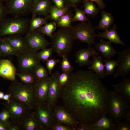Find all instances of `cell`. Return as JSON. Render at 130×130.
Masks as SVG:
<instances>
[{"mask_svg": "<svg viewBox=\"0 0 130 130\" xmlns=\"http://www.w3.org/2000/svg\"><path fill=\"white\" fill-rule=\"evenodd\" d=\"M60 98L79 123L92 124L106 115L109 91L93 71L79 70L71 73Z\"/></svg>", "mask_w": 130, "mask_h": 130, "instance_id": "cell-1", "label": "cell"}, {"mask_svg": "<svg viewBox=\"0 0 130 130\" xmlns=\"http://www.w3.org/2000/svg\"><path fill=\"white\" fill-rule=\"evenodd\" d=\"M50 43L53 52L59 56H67L72 49L75 39L71 28H60L53 33Z\"/></svg>", "mask_w": 130, "mask_h": 130, "instance_id": "cell-2", "label": "cell"}, {"mask_svg": "<svg viewBox=\"0 0 130 130\" xmlns=\"http://www.w3.org/2000/svg\"><path fill=\"white\" fill-rule=\"evenodd\" d=\"M8 91L11 95V98L33 110L36 102L34 85L25 84L14 80L9 86Z\"/></svg>", "mask_w": 130, "mask_h": 130, "instance_id": "cell-3", "label": "cell"}, {"mask_svg": "<svg viewBox=\"0 0 130 130\" xmlns=\"http://www.w3.org/2000/svg\"><path fill=\"white\" fill-rule=\"evenodd\" d=\"M30 21L22 17L6 18L0 26V37L26 34L29 30Z\"/></svg>", "mask_w": 130, "mask_h": 130, "instance_id": "cell-4", "label": "cell"}, {"mask_svg": "<svg viewBox=\"0 0 130 130\" xmlns=\"http://www.w3.org/2000/svg\"><path fill=\"white\" fill-rule=\"evenodd\" d=\"M130 104L114 90H111L109 91L108 116L115 123L119 122L122 120L124 111Z\"/></svg>", "mask_w": 130, "mask_h": 130, "instance_id": "cell-5", "label": "cell"}, {"mask_svg": "<svg viewBox=\"0 0 130 130\" xmlns=\"http://www.w3.org/2000/svg\"><path fill=\"white\" fill-rule=\"evenodd\" d=\"M33 110L42 130H50L53 125L58 123L54 116L53 110L46 102H36Z\"/></svg>", "mask_w": 130, "mask_h": 130, "instance_id": "cell-6", "label": "cell"}, {"mask_svg": "<svg viewBox=\"0 0 130 130\" xmlns=\"http://www.w3.org/2000/svg\"><path fill=\"white\" fill-rule=\"evenodd\" d=\"M75 39L87 44L91 46L95 43L97 34L95 32L94 26L91 22H81L71 28Z\"/></svg>", "mask_w": 130, "mask_h": 130, "instance_id": "cell-7", "label": "cell"}, {"mask_svg": "<svg viewBox=\"0 0 130 130\" xmlns=\"http://www.w3.org/2000/svg\"><path fill=\"white\" fill-rule=\"evenodd\" d=\"M32 0H6L5 6L7 13L14 17H22L31 13Z\"/></svg>", "mask_w": 130, "mask_h": 130, "instance_id": "cell-8", "label": "cell"}, {"mask_svg": "<svg viewBox=\"0 0 130 130\" xmlns=\"http://www.w3.org/2000/svg\"><path fill=\"white\" fill-rule=\"evenodd\" d=\"M2 104L9 111L11 116L10 119L20 124L32 111L23 104L11 98L8 102Z\"/></svg>", "mask_w": 130, "mask_h": 130, "instance_id": "cell-9", "label": "cell"}, {"mask_svg": "<svg viewBox=\"0 0 130 130\" xmlns=\"http://www.w3.org/2000/svg\"><path fill=\"white\" fill-rule=\"evenodd\" d=\"M37 52L30 50L20 54L17 57L19 72L33 73L36 68L40 65Z\"/></svg>", "mask_w": 130, "mask_h": 130, "instance_id": "cell-10", "label": "cell"}, {"mask_svg": "<svg viewBox=\"0 0 130 130\" xmlns=\"http://www.w3.org/2000/svg\"><path fill=\"white\" fill-rule=\"evenodd\" d=\"M60 74L59 72L57 71L51 74L50 76L46 102L53 110L60 98L62 89L58 80Z\"/></svg>", "mask_w": 130, "mask_h": 130, "instance_id": "cell-11", "label": "cell"}, {"mask_svg": "<svg viewBox=\"0 0 130 130\" xmlns=\"http://www.w3.org/2000/svg\"><path fill=\"white\" fill-rule=\"evenodd\" d=\"M30 49L36 52L47 48L50 44L38 29L28 32L24 37Z\"/></svg>", "mask_w": 130, "mask_h": 130, "instance_id": "cell-12", "label": "cell"}, {"mask_svg": "<svg viewBox=\"0 0 130 130\" xmlns=\"http://www.w3.org/2000/svg\"><path fill=\"white\" fill-rule=\"evenodd\" d=\"M118 61L119 65L113 75L114 78L123 77L129 75L130 73V47L123 49L119 52Z\"/></svg>", "mask_w": 130, "mask_h": 130, "instance_id": "cell-13", "label": "cell"}, {"mask_svg": "<svg viewBox=\"0 0 130 130\" xmlns=\"http://www.w3.org/2000/svg\"><path fill=\"white\" fill-rule=\"evenodd\" d=\"M55 119L58 123L70 127L75 130L79 123L62 106H56L53 109Z\"/></svg>", "mask_w": 130, "mask_h": 130, "instance_id": "cell-14", "label": "cell"}, {"mask_svg": "<svg viewBox=\"0 0 130 130\" xmlns=\"http://www.w3.org/2000/svg\"><path fill=\"white\" fill-rule=\"evenodd\" d=\"M98 54L95 48L89 46L86 48L79 50L76 52L75 62L78 64L80 67L90 66L92 62V60L90 59V57L93 55L98 56Z\"/></svg>", "mask_w": 130, "mask_h": 130, "instance_id": "cell-15", "label": "cell"}, {"mask_svg": "<svg viewBox=\"0 0 130 130\" xmlns=\"http://www.w3.org/2000/svg\"><path fill=\"white\" fill-rule=\"evenodd\" d=\"M50 76L41 80H37L34 84L36 102H46L48 91Z\"/></svg>", "mask_w": 130, "mask_h": 130, "instance_id": "cell-16", "label": "cell"}, {"mask_svg": "<svg viewBox=\"0 0 130 130\" xmlns=\"http://www.w3.org/2000/svg\"><path fill=\"white\" fill-rule=\"evenodd\" d=\"M3 38L19 53L31 50L25 37L22 35H11Z\"/></svg>", "mask_w": 130, "mask_h": 130, "instance_id": "cell-17", "label": "cell"}, {"mask_svg": "<svg viewBox=\"0 0 130 130\" xmlns=\"http://www.w3.org/2000/svg\"><path fill=\"white\" fill-rule=\"evenodd\" d=\"M114 90L129 104L130 103V78L123 77L122 81L112 85Z\"/></svg>", "mask_w": 130, "mask_h": 130, "instance_id": "cell-18", "label": "cell"}, {"mask_svg": "<svg viewBox=\"0 0 130 130\" xmlns=\"http://www.w3.org/2000/svg\"><path fill=\"white\" fill-rule=\"evenodd\" d=\"M109 41H106L101 39L99 42L94 44L96 49L100 52L103 56L108 59H111L116 54H119L116 51Z\"/></svg>", "mask_w": 130, "mask_h": 130, "instance_id": "cell-19", "label": "cell"}, {"mask_svg": "<svg viewBox=\"0 0 130 130\" xmlns=\"http://www.w3.org/2000/svg\"><path fill=\"white\" fill-rule=\"evenodd\" d=\"M16 73V68L10 61L0 60V76L13 81L15 80Z\"/></svg>", "mask_w": 130, "mask_h": 130, "instance_id": "cell-20", "label": "cell"}, {"mask_svg": "<svg viewBox=\"0 0 130 130\" xmlns=\"http://www.w3.org/2000/svg\"><path fill=\"white\" fill-rule=\"evenodd\" d=\"M52 5L50 0H39L34 1L31 13L36 15L43 16L48 18L49 11Z\"/></svg>", "mask_w": 130, "mask_h": 130, "instance_id": "cell-21", "label": "cell"}, {"mask_svg": "<svg viewBox=\"0 0 130 130\" xmlns=\"http://www.w3.org/2000/svg\"><path fill=\"white\" fill-rule=\"evenodd\" d=\"M97 37L101 39H108L111 43L116 45H120L124 46V42L121 39L120 36L117 31V26L114 24L108 30L104 31L102 32H99L97 34Z\"/></svg>", "mask_w": 130, "mask_h": 130, "instance_id": "cell-22", "label": "cell"}, {"mask_svg": "<svg viewBox=\"0 0 130 130\" xmlns=\"http://www.w3.org/2000/svg\"><path fill=\"white\" fill-rule=\"evenodd\" d=\"M92 56L93 60L91 65L88 67V70L93 71L100 79H104L107 75L102 57L96 55Z\"/></svg>", "mask_w": 130, "mask_h": 130, "instance_id": "cell-23", "label": "cell"}, {"mask_svg": "<svg viewBox=\"0 0 130 130\" xmlns=\"http://www.w3.org/2000/svg\"><path fill=\"white\" fill-rule=\"evenodd\" d=\"M20 124L22 130H42L33 111L23 120Z\"/></svg>", "mask_w": 130, "mask_h": 130, "instance_id": "cell-24", "label": "cell"}, {"mask_svg": "<svg viewBox=\"0 0 130 130\" xmlns=\"http://www.w3.org/2000/svg\"><path fill=\"white\" fill-rule=\"evenodd\" d=\"M90 124L91 130H114L115 126V123L106 115Z\"/></svg>", "mask_w": 130, "mask_h": 130, "instance_id": "cell-25", "label": "cell"}, {"mask_svg": "<svg viewBox=\"0 0 130 130\" xmlns=\"http://www.w3.org/2000/svg\"><path fill=\"white\" fill-rule=\"evenodd\" d=\"M101 17L98 25L94 26L95 29L106 31L108 30L114 22L113 17L110 13L102 10Z\"/></svg>", "mask_w": 130, "mask_h": 130, "instance_id": "cell-26", "label": "cell"}, {"mask_svg": "<svg viewBox=\"0 0 130 130\" xmlns=\"http://www.w3.org/2000/svg\"><path fill=\"white\" fill-rule=\"evenodd\" d=\"M20 54L3 38L0 39V54L1 56H14L17 57Z\"/></svg>", "mask_w": 130, "mask_h": 130, "instance_id": "cell-27", "label": "cell"}, {"mask_svg": "<svg viewBox=\"0 0 130 130\" xmlns=\"http://www.w3.org/2000/svg\"><path fill=\"white\" fill-rule=\"evenodd\" d=\"M69 7L66 6L60 8L54 5H52L50 9L48 18L51 21L55 22L69 10Z\"/></svg>", "mask_w": 130, "mask_h": 130, "instance_id": "cell-28", "label": "cell"}, {"mask_svg": "<svg viewBox=\"0 0 130 130\" xmlns=\"http://www.w3.org/2000/svg\"><path fill=\"white\" fill-rule=\"evenodd\" d=\"M73 15L72 11L69 9L56 22L57 27L60 28H72V20Z\"/></svg>", "mask_w": 130, "mask_h": 130, "instance_id": "cell-29", "label": "cell"}, {"mask_svg": "<svg viewBox=\"0 0 130 130\" xmlns=\"http://www.w3.org/2000/svg\"><path fill=\"white\" fill-rule=\"evenodd\" d=\"M83 11L85 14L89 17L95 18L98 14L100 9L97 7L93 2L83 0Z\"/></svg>", "mask_w": 130, "mask_h": 130, "instance_id": "cell-30", "label": "cell"}, {"mask_svg": "<svg viewBox=\"0 0 130 130\" xmlns=\"http://www.w3.org/2000/svg\"><path fill=\"white\" fill-rule=\"evenodd\" d=\"M48 18L36 17V15L32 14V18L30 21L29 31L30 32L38 29L44 24L47 23Z\"/></svg>", "mask_w": 130, "mask_h": 130, "instance_id": "cell-31", "label": "cell"}, {"mask_svg": "<svg viewBox=\"0 0 130 130\" xmlns=\"http://www.w3.org/2000/svg\"><path fill=\"white\" fill-rule=\"evenodd\" d=\"M17 75L22 82L26 84L34 85L37 80L33 72H19Z\"/></svg>", "mask_w": 130, "mask_h": 130, "instance_id": "cell-32", "label": "cell"}, {"mask_svg": "<svg viewBox=\"0 0 130 130\" xmlns=\"http://www.w3.org/2000/svg\"><path fill=\"white\" fill-rule=\"evenodd\" d=\"M57 27L55 22L51 21L44 24L38 29L44 35L52 38Z\"/></svg>", "mask_w": 130, "mask_h": 130, "instance_id": "cell-33", "label": "cell"}, {"mask_svg": "<svg viewBox=\"0 0 130 130\" xmlns=\"http://www.w3.org/2000/svg\"><path fill=\"white\" fill-rule=\"evenodd\" d=\"M103 61L107 75L113 74L116 68L118 66V60L106 58L103 59Z\"/></svg>", "mask_w": 130, "mask_h": 130, "instance_id": "cell-34", "label": "cell"}, {"mask_svg": "<svg viewBox=\"0 0 130 130\" xmlns=\"http://www.w3.org/2000/svg\"><path fill=\"white\" fill-rule=\"evenodd\" d=\"M75 14L72 20V22L79 21L81 22H90L89 19L86 17L83 10L75 7L74 8Z\"/></svg>", "mask_w": 130, "mask_h": 130, "instance_id": "cell-35", "label": "cell"}, {"mask_svg": "<svg viewBox=\"0 0 130 130\" xmlns=\"http://www.w3.org/2000/svg\"><path fill=\"white\" fill-rule=\"evenodd\" d=\"M33 73L37 80H43L48 77V73L47 70L41 65L36 68Z\"/></svg>", "mask_w": 130, "mask_h": 130, "instance_id": "cell-36", "label": "cell"}, {"mask_svg": "<svg viewBox=\"0 0 130 130\" xmlns=\"http://www.w3.org/2000/svg\"><path fill=\"white\" fill-rule=\"evenodd\" d=\"M53 50L51 47L44 49L38 52L37 55L40 61L46 62L52 56Z\"/></svg>", "mask_w": 130, "mask_h": 130, "instance_id": "cell-37", "label": "cell"}, {"mask_svg": "<svg viewBox=\"0 0 130 130\" xmlns=\"http://www.w3.org/2000/svg\"><path fill=\"white\" fill-rule=\"evenodd\" d=\"M61 63V67L62 72L72 73L74 69L70 62L67 56L62 57Z\"/></svg>", "mask_w": 130, "mask_h": 130, "instance_id": "cell-38", "label": "cell"}, {"mask_svg": "<svg viewBox=\"0 0 130 130\" xmlns=\"http://www.w3.org/2000/svg\"><path fill=\"white\" fill-rule=\"evenodd\" d=\"M60 61L58 59L50 58L46 62V67L50 75L51 74L52 71L56 64Z\"/></svg>", "mask_w": 130, "mask_h": 130, "instance_id": "cell-39", "label": "cell"}, {"mask_svg": "<svg viewBox=\"0 0 130 130\" xmlns=\"http://www.w3.org/2000/svg\"><path fill=\"white\" fill-rule=\"evenodd\" d=\"M72 73L62 72L61 74H60L58 77V80L59 84L61 88L66 84Z\"/></svg>", "mask_w": 130, "mask_h": 130, "instance_id": "cell-40", "label": "cell"}, {"mask_svg": "<svg viewBox=\"0 0 130 130\" xmlns=\"http://www.w3.org/2000/svg\"><path fill=\"white\" fill-rule=\"evenodd\" d=\"M130 123L124 121H122L115 123L114 130H130Z\"/></svg>", "mask_w": 130, "mask_h": 130, "instance_id": "cell-41", "label": "cell"}, {"mask_svg": "<svg viewBox=\"0 0 130 130\" xmlns=\"http://www.w3.org/2000/svg\"><path fill=\"white\" fill-rule=\"evenodd\" d=\"M11 118V115L8 110L5 107L3 108L0 112V121L7 122Z\"/></svg>", "mask_w": 130, "mask_h": 130, "instance_id": "cell-42", "label": "cell"}, {"mask_svg": "<svg viewBox=\"0 0 130 130\" xmlns=\"http://www.w3.org/2000/svg\"><path fill=\"white\" fill-rule=\"evenodd\" d=\"M7 14L5 6L2 2H0V26L6 18Z\"/></svg>", "mask_w": 130, "mask_h": 130, "instance_id": "cell-43", "label": "cell"}, {"mask_svg": "<svg viewBox=\"0 0 130 130\" xmlns=\"http://www.w3.org/2000/svg\"><path fill=\"white\" fill-rule=\"evenodd\" d=\"M50 130H74L72 128L63 124L57 123L53 125Z\"/></svg>", "mask_w": 130, "mask_h": 130, "instance_id": "cell-44", "label": "cell"}, {"mask_svg": "<svg viewBox=\"0 0 130 130\" xmlns=\"http://www.w3.org/2000/svg\"><path fill=\"white\" fill-rule=\"evenodd\" d=\"M8 125V130H22L20 124L10 119Z\"/></svg>", "mask_w": 130, "mask_h": 130, "instance_id": "cell-45", "label": "cell"}, {"mask_svg": "<svg viewBox=\"0 0 130 130\" xmlns=\"http://www.w3.org/2000/svg\"><path fill=\"white\" fill-rule=\"evenodd\" d=\"M66 6L73 8L77 7L83 0H63Z\"/></svg>", "mask_w": 130, "mask_h": 130, "instance_id": "cell-46", "label": "cell"}, {"mask_svg": "<svg viewBox=\"0 0 130 130\" xmlns=\"http://www.w3.org/2000/svg\"><path fill=\"white\" fill-rule=\"evenodd\" d=\"M122 119L130 123V105L126 109L123 113Z\"/></svg>", "mask_w": 130, "mask_h": 130, "instance_id": "cell-47", "label": "cell"}, {"mask_svg": "<svg viewBox=\"0 0 130 130\" xmlns=\"http://www.w3.org/2000/svg\"><path fill=\"white\" fill-rule=\"evenodd\" d=\"M94 2L97 4L98 7L100 10L104 9L106 5L103 0H86Z\"/></svg>", "mask_w": 130, "mask_h": 130, "instance_id": "cell-48", "label": "cell"}, {"mask_svg": "<svg viewBox=\"0 0 130 130\" xmlns=\"http://www.w3.org/2000/svg\"><path fill=\"white\" fill-rule=\"evenodd\" d=\"M54 5L57 7L62 8L66 6L63 0H52Z\"/></svg>", "mask_w": 130, "mask_h": 130, "instance_id": "cell-49", "label": "cell"}, {"mask_svg": "<svg viewBox=\"0 0 130 130\" xmlns=\"http://www.w3.org/2000/svg\"><path fill=\"white\" fill-rule=\"evenodd\" d=\"M9 120L6 122L0 121V130H8Z\"/></svg>", "mask_w": 130, "mask_h": 130, "instance_id": "cell-50", "label": "cell"}, {"mask_svg": "<svg viewBox=\"0 0 130 130\" xmlns=\"http://www.w3.org/2000/svg\"><path fill=\"white\" fill-rule=\"evenodd\" d=\"M11 95L10 93L4 94L3 99L6 101L7 102H8L11 97Z\"/></svg>", "mask_w": 130, "mask_h": 130, "instance_id": "cell-51", "label": "cell"}, {"mask_svg": "<svg viewBox=\"0 0 130 130\" xmlns=\"http://www.w3.org/2000/svg\"><path fill=\"white\" fill-rule=\"evenodd\" d=\"M4 94L3 92L0 91V99H3Z\"/></svg>", "mask_w": 130, "mask_h": 130, "instance_id": "cell-52", "label": "cell"}, {"mask_svg": "<svg viewBox=\"0 0 130 130\" xmlns=\"http://www.w3.org/2000/svg\"><path fill=\"white\" fill-rule=\"evenodd\" d=\"M6 0H0V2H3L5 1H6Z\"/></svg>", "mask_w": 130, "mask_h": 130, "instance_id": "cell-53", "label": "cell"}, {"mask_svg": "<svg viewBox=\"0 0 130 130\" xmlns=\"http://www.w3.org/2000/svg\"><path fill=\"white\" fill-rule=\"evenodd\" d=\"M33 2L34 1H38V0H32Z\"/></svg>", "mask_w": 130, "mask_h": 130, "instance_id": "cell-54", "label": "cell"}, {"mask_svg": "<svg viewBox=\"0 0 130 130\" xmlns=\"http://www.w3.org/2000/svg\"><path fill=\"white\" fill-rule=\"evenodd\" d=\"M1 55L0 54V60L1 57Z\"/></svg>", "mask_w": 130, "mask_h": 130, "instance_id": "cell-55", "label": "cell"}, {"mask_svg": "<svg viewBox=\"0 0 130 130\" xmlns=\"http://www.w3.org/2000/svg\"><path fill=\"white\" fill-rule=\"evenodd\" d=\"M2 38V37H0V39L1 38Z\"/></svg>", "mask_w": 130, "mask_h": 130, "instance_id": "cell-56", "label": "cell"}]
</instances>
